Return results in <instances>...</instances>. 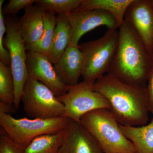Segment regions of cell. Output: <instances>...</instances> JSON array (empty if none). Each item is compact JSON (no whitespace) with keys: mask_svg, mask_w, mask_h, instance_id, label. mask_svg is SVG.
<instances>
[{"mask_svg":"<svg viewBox=\"0 0 153 153\" xmlns=\"http://www.w3.org/2000/svg\"><path fill=\"white\" fill-rule=\"evenodd\" d=\"M83 66V55L79 47L68 46L54 66L64 83L73 86L79 83Z\"/></svg>","mask_w":153,"mask_h":153,"instance_id":"4fadbf2b","label":"cell"},{"mask_svg":"<svg viewBox=\"0 0 153 153\" xmlns=\"http://www.w3.org/2000/svg\"><path fill=\"white\" fill-rule=\"evenodd\" d=\"M120 126L126 137L132 143L136 153H153V117L145 125L129 126L120 124Z\"/></svg>","mask_w":153,"mask_h":153,"instance_id":"9a60e30c","label":"cell"},{"mask_svg":"<svg viewBox=\"0 0 153 153\" xmlns=\"http://www.w3.org/2000/svg\"><path fill=\"white\" fill-rule=\"evenodd\" d=\"M150 112L153 115V68L148 77L146 85Z\"/></svg>","mask_w":153,"mask_h":153,"instance_id":"d4e9b609","label":"cell"},{"mask_svg":"<svg viewBox=\"0 0 153 153\" xmlns=\"http://www.w3.org/2000/svg\"><path fill=\"white\" fill-rule=\"evenodd\" d=\"M79 123L90 133L105 153H136L132 143L124 135L109 110L92 111L83 115Z\"/></svg>","mask_w":153,"mask_h":153,"instance_id":"3957f363","label":"cell"},{"mask_svg":"<svg viewBox=\"0 0 153 153\" xmlns=\"http://www.w3.org/2000/svg\"><path fill=\"white\" fill-rule=\"evenodd\" d=\"M25 113L33 119L64 117L65 108L52 91L41 82L29 77L22 97Z\"/></svg>","mask_w":153,"mask_h":153,"instance_id":"8992f818","label":"cell"},{"mask_svg":"<svg viewBox=\"0 0 153 153\" xmlns=\"http://www.w3.org/2000/svg\"><path fill=\"white\" fill-rule=\"evenodd\" d=\"M93 88L107 100L109 111L120 124L147 123L150 111L146 87L127 84L107 74L94 83Z\"/></svg>","mask_w":153,"mask_h":153,"instance_id":"6da1fadb","label":"cell"},{"mask_svg":"<svg viewBox=\"0 0 153 153\" xmlns=\"http://www.w3.org/2000/svg\"><path fill=\"white\" fill-rule=\"evenodd\" d=\"M36 0H10L3 7L4 15H13L21 10L34 5Z\"/></svg>","mask_w":153,"mask_h":153,"instance_id":"cb8c5ba5","label":"cell"},{"mask_svg":"<svg viewBox=\"0 0 153 153\" xmlns=\"http://www.w3.org/2000/svg\"><path fill=\"white\" fill-rule=\"evenodd\" d=\"M0 153H25V149L18 146L4 130L0 131Z\"/></svg>","mask_w":153,"mask_h":153,"instance_id":"603a6c76","label":"cell"},{"mask_svg":"<svg viewBox=\"0 0 153 153\" xmlns=\"http://www.w3.org/2000/svg\"><path fill=\"white\" fill-rule=\"evenodd\" d=\"M15 100V82L10 67L0 61V102L14 105Z\"/></svg>","mask_w":153,"mask_h":153,"instance_id":"ffe728a7","label":"cell"},{"mask_svg":"<svg viewBox=\"0 0 153 153\" xmlns=\"http://www.w3.org/2000/svg\"><path fill=\"white\" fill-rule=\"evenodd\" d=\"M27 57L29 77L46 85L56 97L68 92L70 86L65 84L60 78L48 56L38 52L27 51Z\"/></svg>","mask_w":153,"mask_h":153,"instance_id":"30bf717a","label":"cell"},{"mask_svg":"<svg viewBox=\"0 0 153 153\" xmlns=\"http://www.w3.org/2000/svg\"><path fill=\"white\" fill-rule=\"evenodd\" d=\"M133 0H82L76 10H101L112 15L119 28L124 22L125 15Z\"/></svg>","mask_w":153,"mask_h":153,"instance_id":"2e32d148","label":"cell"},{"mask_svg":"<svg viewBox=\"0 0 153 153\" xmlns=\"http://www.w3.org/2000/svg\"><path fill=\"white\" fill-rule=\"evenodd\" d=\"M118 42L109 72L122 82L146 87L153 68V56L125 21L119 28Z\"/></svg>","mask_w":153,"mask_h":153,"instance_id":"7a4b0ae2","label":"cell"},{"mask_svg":"<svg viewBox=\"0 0 153 153\" xmlns=\"http://www.w3.org/2000/svg\"><path fill=\"white\" fill-rule=\"evenodd\" d=\"M56 27L49 58L55 65L69 45L71 29L66 14L56 16Z\"/></svg>","mask_w":153,"mask_h":153,"instance_id":"e0dca14e","label":"cell"},{"mask_svg":"<svg viewBox=\"0 0 153 153\" xmlns=\"http://www.w3.org/2000/svg\"><path fill=\"white\" fill-rule=\"evenodd\" d=\"M93 85L82 81L70 86L67 93L57 97L64 105V117L79 123L83 115L92 111L110 109L107 100L94 90Z\"/></svg>","mask_w":153,"mask_h":153,"instance_id":"ba28073f","label":"cell"},{"mask_svg":"<svg viewBox=\"0 0 153 153\" xmlns=\"http://www.w3.org/2000/svg\"><path fill=\"white\" fill-rule=\"evenodd\" d=\"M152 55H153V53H152Z\"/></svg>","mask_w":153,"mask_h":153,"instance_id":"83f0119b","label":"cell"},{"mask_svg":"<svg viewBox=\"0 0 153 153\" xmlns=\"http://www.w3.org/2000/svg\"><path fill=\"white\" fill-rule=\"evenodd\" d=\"M4 0L0 1V61L10 66V58L9 51L4 45V35L7 32L5 19L3 13V5Z\"/></svg>","mask_w":153,"mask_h":153,"instance_id":"7402d4cb","label":"cell"},{"mask_svg":"<svg viewBox=\"0 0 153 153\" xmlns=\"http://www.w3.org/2000/svg\"><path fill=\"white\" fill-rule=\"evenodd\" d=\"M64 130L36 138L25 149V153H60Z\"/></svg>","mask_w":153,"mask_h":153,"instance_id":"d6986e66","label":"cell"},{"mask_svg":"<svg viewBox=\"0 0 153 153\" xmlns=\"http://www.w3.org/2000/svg\"><path fill=\"white\" fill-rule=\"evenodd\" d=\"M44 11L36 4L25 10L19 26L26 46L35 44L41 39L44 33Z\"/></svg>","mask_w":153,"mask_h":153,"instance_id":"5bb4252c","label":"cell"},{"mask_svg":"<svg viewBox=\"0 0 153 153\" xmlns=\"http://www.w3.org/2000/svg\"><path fill=\"white\" fill-rule=\"evenodd\" d=\"M7 35L4 45L8 49L10 58V67L15 85L14 105L19 109L21 97L26 82L29 78L27 66L26 45L20 34L19 21L15 18L5 19Z\"/></svg>","mask_w":153,"mask_h":153,"instance_id":"52a82bcc","label":"cell"},{"mask_svg":"<svg viewBox=\"0 0 153 153\" xmlns=\"http://www.w3.org/2000/svg\"><path fill=\"white\" fill-rule=\"evenodd\" d=\"M70 119L62 117L51 119H17L0 114V126L18 146L25 149L36 138L64 130Z\"/></svg>","mask_w":153,"mask_h":153,"instance_id":"5b68a950","label":"cell"},{"mask_svg":"<svg viewBox=\"0 0 153 153\" xmlns=\"http://www.w3.org/2000/svg\"><path fill=\"white\" fill-rule=\"evenodd\" d=\"M124 21L134 30L148 50L153 52V4L152 0H133Z\"/></svg>","mask_w":153,"mask_h":153,"instance_id":"8fae6325","label":"cell"},{"mask_svg":"<svg viewBox=\"0 0 153 153\" xmlns=\"http://www.w3.org/2000/svg\"><path fill=\"white\" fill-rule=\"evenodd\" d=\"M152 2L153 4V0H152Z\"/></svg>","mask_w":153,"mask_h":153,"instance_id":"4316f807","label":"cell"},{"mask_svg":"<svg viewBox=\"0 0 153 153\" xmlns=\"http://www.w3.org/2000/svg\"><path fill=\"white\" fill-rule=\"evenodd\" d=\"M60 153H105L97 141L79 123L70 119L64 130Z\"/></svg>","mask_w":153,"mask_h":153,"instance_id":"7c38bea8","label":"cell"},{"mask_svg":"<svg viewBox=\"0 0 153 153\" xmlns=\"http://www.w3.org/2000/svg\"><path fill=\"white\" fill-rule=\"evenodd\" d=\"M66 15L71 29L68 46L79 47V40L83 35L100 26H105L108 30H118L112 15L101 10H75Z\"/></svg>","mask_w":153,"mask_h":153,"instance_id":"9c48e42d","label":"cell"},{"mask_svg":"<svg viewBox=\"0 0 153 153\" xmlns=\"http://www.w3.org/2000/svg\"><path fill=\"white\" fill-rule=\"evenodd\" d=\"M82 0H36L35 4L45 12L55 15L67 14L76 10Z\"/></svg>","mask_w":153,"mask_h":153,"instance_id":"44dd1931","label":"cell"},{"mask_svg":"<svg viewBox=\"0 0 153 153\" xmlns=\"http://www.w3.org/2000/svg\"><path fill=\"white\" fill-rule=\"evenodd\" d=\"M56 15L44 11L43 35L41 39L35 44L26 46V50L41 53L49 57L56 27Z\"/></svg>","mask_w":153,"mask_h":153,"instance_id":"ac0fdd59","label":"cell"},{"mask_svg":"<svg viewBox=\"0 0 153 153\" xmlns=\"http://www.w3.org/2000/svg\"><path fill=\"white\" fill-rule=\"evenodd\" d=\"M16 111L14 104H10L8 103L0 102V114L4 113L10 114L11 113Z\"/></svg>","mask_w":153,"mask_h":153,"instance_id":"484cf974","label":"cell"},{"mask_svg":"<svg viewBox=\"0 0 153 153\" xmlns=\"http://www.w3.org/2000/svg\"><path fill=\"white\" fill-rule=\"evenodd\" d=\"M118 38V30H108L101 38L79 44L84 60L83 81L94 84L105 73H108Z\"/></svg>","mask_w":153,"mask_h":153,"instance_id":"277c9868","label":"cell"}]
</instances>
